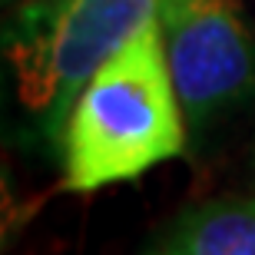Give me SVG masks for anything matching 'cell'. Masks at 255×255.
<instances>
[{
    "instance_id": "6da1fadb",
    "label": "cell",
    "mask_w": 255,
    "mask_h": 255,
    "mask_svg": "<svg viewBox=\"0 0 255 255\" xmlns=\"http://www.w3.org/2000/svg\"><path fill=\"white\" fill-rule=\"evenodd\" d=\"M186 113L169 73L159 17L96 70L66 113L60 162L66 192H96L146 176L186 152Z\"/></svg>"
},
{
    "instance_id": "7a4b0ae2",
    "label": "cell",
    "mask_w": 255,
    "mask_h": 255,
    "mask_svg": "<svg viewBox=\"0 0 255 255\" xmlns=\"http://www.w3.org/2000/svg\"><path fill=\"white\" fill-rule=\"evenodd\" d=\"M162 0H20L0 20V106L27 136L60 146L86 80L129 43Z\"/></svg>"
},
{
    "instance_id": "3957f363",
    "label": "cell",
    "mask_w": 255,
    "mask_h": 255,
    "mask_svg": "<svg viewBox=\"0 0 255 255\" xmlns=\"http://www.w3.org/2000/svg\"><path fill=\"white\" fill-rule=\"evenodd\" d=\"M159 27L192 132L255 106V27L236 0H162Z\"/></svg>"
},
{
    "instance_id": "277c9868",
    "label": "cell",
    "mask_w": 255,
    "mask_h": 255,
    "mask_svg": "<svg viewBox=\"0 0 255 255\" xmlns=\"http://www.w3.org/2000/svg\"><path fill=\"white\" fill-rule=\"evenodd\" d=\"M159 255H255V196H222L179 212Z\"/></svg>"
},
{
    "instance_id": "5b68a950",
    "label": "cell",
    "mask_w": 255,
    "mask_h": 255,
    "mask_svg": "<svg viewBox=\"0 0 255 255\" xmlns=\"http://www.w3.org/2000/svg\"><path fill=\"white\" fill-rule=\"evenodd\" d=\"M47 192L40 196H20L10 182V172L0 166V252L13 242V239L30 226V219L40 212Z\"/></svg>"
},
{
    "instance_id": "8992f818",
    "label": "cell",
    "mask_w": 255,
    "mask_h": 255,
    "mask_svg": "<svg viewBox=\"0 0 255 255\" xmlns=\"http://www.w3.org/2000/svg\"><path fill=\"white\" fill-rule=\"evenodd\" d=\"M13 3H20V0H0V13H3V10H10Z\"/></svg>"
}]
</instances>
